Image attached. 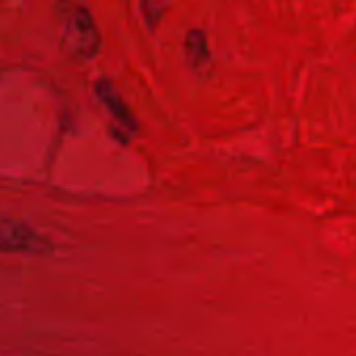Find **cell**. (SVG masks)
Here are the masks:
<instances>
[{
  "instance_id": "1",
  "label": "cell",
  "mask_w": 356,
  "mask_h": 356,
  "mask_svg": "<svg viewBox=\"0 0 356 356\" xmlns=\"http://www.w3.org/2000/svg\"><path fill=\"white\" fill-rule=\"evenodd\" d=\"M63 47L72 57L95 59L101 51V34L86 5L70 0L61 11Z\"/></svg>"
},
{
  "instance_id": "2",
  "label": "cell",
  "mask_w": 356,
  "mask_h": 356,
  "mask_svg": "<svg viewBox=\"0 0 356 356\" xmlns=\"http://www.w3.org/2000/svg\"><path fill=\"white\" fill-rule=\"evenodd\" d=\"M53 250V241L30 225L13 218H0V252L3 254L49 256Z\"/></svg>"
},
{
  "instance_id": "3",
  "label": "cell",
  "mask_w": 356,
  "mask_h": 356,
  "mask_svg": "<svg viewBox=\"0 0 356 356\" xmlns=\"http://www.w3.org/2000/svg\"><path fill=\"white\" fill-rule=\"evenodd\" d=\"M95 92H97L99 101L105 105V109L109 111V115L113 118V122L124 132L138 134V122H136L134 113L130 111V107L126 105V101L122 99V95L115 90V86L107 78H99L95 82Z\"/></svg>"
},
{
  "instance_id": "4",
  "label": "cell",
  "mask_w": 356,
  "mask_h": 356,
  "mask_svg": "<svg viewBox=\"0 0 356 356\" xmlns=\"http://www.w3.org/2000/svg\"><path fill=\"white\" fill-rule=\"evenodd\" d=\"M185 61L193 72H206L210 67L212 55L208 47L206 32L202 30H189L185 36Z\"/></svg>"
},
{
  "instance_id": "5",
  "label": "cell",
  "mask_w": 356,
  "mask_h": 356,
  "mask_svg": "<svg viewBox=\"0 0 356 356\" xmlns=\"http://www.w3.org/2000/svg\"><path fill=\"white\" fill-rule=\"evenodd\" d=\"M168 5H170V0H140V11H143V17L147 22L149 30L157 28V24L161 22Z\"/></svg>"
}]
</instances>
